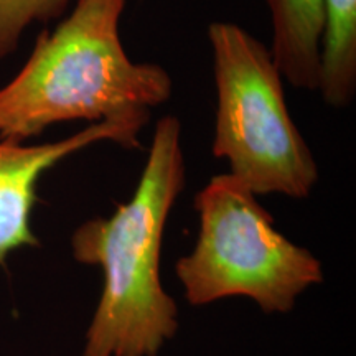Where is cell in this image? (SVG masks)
I'll list each match as a JSON object with an SVG mask.
<instances>
[{"mask_svg":"<svg viewBox=\"0 0 356 356\" xmlns=\"http://www.w3.org/2000/svg\"><path fill=\"white\" fill-rule=\"evenodd\" d=\"M142 127L132 124L102 121L66 139L42 145H24V142L0 140V266L17 249L40 246L32 229V211L37 202L40 177L61 160L108 140L136 149L140 145Z\"/></svg>","mask_w":356,"mask_h":356,"instance_id":"cell-5","label":"cell"},{"mask_svg":"<svg viewBox=\"0 0 356 356\" xmlns=\"http://www.w3.org/2000/svg\"><path fill=\"white\" fill-rule=\"evenodd\" d=\"M185 188L181 124L157 122L149 157L129 202L71 236L73 259L99 267L104 284L83 356H157L178 330V307L160 280L163 233Z\"/></svg>","mask_w":356,"mask_h":356,"instance_id":"cell-1","label":"cell"},{"mask_svg":"<svg viewBox=\"0 0 356 356\" xmlns=\"http://www.w3.org/2000/svg\"><path fill=\"white\" fill-rule=\"evenodd\" d=\"M195 210L197 244L175 264L190 305L248 297L266 314H286L323 280L322 262L277 231L257 195L229 173L198 191Z\"/></svg>","mask_w":356,"mask_h":356,"instance_id":"cell-4","label":"cell"},{"mask_svg":"<svg viewBox=\"0 0 356 356\" xmlns=\"http://www.w3.org/2000/svg\"><path fill=\"white\" fill-rule=\"evenodd\" d=\"M70 0H0V61L15 51L22 35L35 22H50Z\"/></svg>","mask_w":356,"mask_h":356,"instance_id":"cell-8","label":"cell"},{"mask_svg":"<svg viewBox=\"0 0 356 356\" xmlns=\"http://www.w3.org/2000/svg\"><path fill=\"white\" fill-rule=\"evenodd\" d=\"M208 38L216 84L213 155L257 197L307 198L318 167L289 113L270 50L236 24L215 22Z\"/></svg>","mask_w":356,"mask_h":356,"instance_id":"cell-3","label":"cell"},{"mask_svg":"<svg viewBox=\"0 0 356 356\" xmlns=\"http://www.w3.org/2000/svg\"><path fill=\"white\" fill-rule=\"evenodd\" d=\"M317 91L325 104L346 108L356 92V0H323Z\"/></svg>","mask_w":356,"mask_h":356,"instance_id":"cell-7","label":"cell"},{"mask_svg":"<svg viewBox=\"0 0 356 356\" xmlns=\"http://www.w3.org/2000/svg\"><path fill=\"white\" fill-rule=\"evenodd\" d=\"M273 22L275 65L293 88L317 91L323 0H266Z\"/></svg>","mask_w":356,"mask_h":356,"instance_id":"cell-6","label":"cell"},{"mask_svg":"<svg viewBox=\"0 0 356 356\" xmlns=\"http://www.w3.org/2000/svg\"><path fill=\"white\" fill-rule=\"evenodd\" d=\"M126 0H78L53 32L40 35L24 68L0 89V140L25 142L53 124L113 121L144 129L172 96V78L124 50Z\"/></svg>","mask_w":356,"mask_h":356,"instance_id":"cell-2","label":"cell"}]
</instances>
